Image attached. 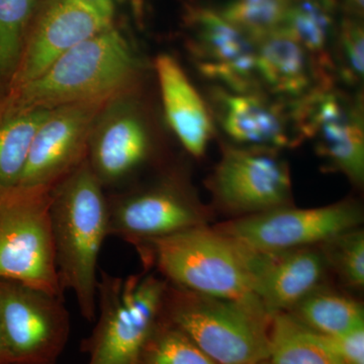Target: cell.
<instances>
[{
  "label": "cell",
  "mask_w": 364,
  "mask_h": 364,
  "mask_svg": "<svg viewBox=\"0 0 364 364\" xmlns=\"http://www.w3.org/2000/svg\"><path fill=\"white\" fill-rule=\"evenodd\" d=\"M142 59L116 26L60 57L26 85L9 91L16 104L51 111L76 104H107L134 95L143 77Z\"/></svg>",
  "instance_id": "obj_1"
},
{
  "label": "cell",
  "mask_w": 364,
  "mask_h": 364,
  "mask_svg": "<svg viewBox=\"0 0 364 364\" xmlns=\"http://www.w3.org/2000/svg\"><path fill=\"white\" fill-rule=\"evenodd\" d=\"M86 158L51 191L56 267L62 291L77 299L81 315L97 318V263L109 236V200Z\"/></svg>",
  "instance_id": "obj_2"
},
{
  "label": "cell",
  "mask_w": 364,
  "mask_h": 364,
  "mask_svg": "<svg viewBox=\"0 0 364 364\" xmlns=\"http://www.w3.org/2000/svg\"><path fill=\"white\" fill-rule=\"evenodd\" d=\"M138 250L171 286L264 310L254 294L245 249L214 227L151 241Z\"/></svg>",
  "instance_id": "obj_3"
},
{
  "label": "cell",
  "mask_w": 364,
  "mask_h": 364,
  "mask_svg": "<svg viewBox=\"0 0 364 364\" xmlns=\"http://www.w3.org/2000/svg\"><path fill=\"white\" fill-rule=\"evenodd\" d=\"M161 317L217 364H252L269 358L272 317L263 309L168 284Z\"/></svg>",
  "instance_id": "obj_4"
},
{
  "label": "cell",
  "mask_w": 364,
  "mask_h": 364,
  "mask_svg": "<svg viewBox=\"0 0 364 364\" xmlns=\"http://www.w3.org/2000/svg\"><path fill=\"white\" fill-rule=\"evenodd\" d=\"M168 284L153 273L126 279L100 273L97 325L83 342L87 364H136L160 315Z\"/></svg>",
  "instance_id": "obj_5"
},
{
  "label": "cell",
  "mask_w": 364,
  "mask_h": 364,
  "mask_svg": "<svg viewBox=\"0 0 364 364\" xmlns=\"http://www.w3.org/2000/svg\"><path fill=\"white\" fill-rule=\"evenodd\" d=\"M52 188L0 196V279L63 296L50 218Z\"/></svg>",
  "instance_id": "obj_6"
},
{
  "label": "cell",
  "mask_w": 364,
  "mask_h": 364,
  "mask_svg": "<svg viewBox=\"0 0 364 364\" xmlns=\"http://www.w3.org/2000/svg\"><path fill=\"white\" fill-rule=\"evenodd\" d=\"M219 152L205 186L215 210L229 220L294 205L291 170L282 151L221 139Z\"/></svg>",
  "instance_id": "obj_7"
},
{
  "label": "cell",
  "mask_w": 364,
  "mask_h": 364,
  "mask_svg": "<svg viewBox=\"0 0 364 364\" xmlns=\"http://www.w3.org/2000/svg\"><path fill=\"white\" fill-rule=\"evenodd\" d=\"M289 102L301 141L312 144L326 171L338 172L354 186H363V95L336 85Z\"/></svg>",
  "instance_id": "obj_8"
},
{
  "label": "cell",
  "mask_w": 364,
  "mask_h": 364,
  "mask_svg": "<svg viewBox=\"0 0 364 364\" xmlns=\"http://www.w3.org/2000/svg\"><path fill=\"white\" fill-rule=\"evenodd\" d=\"M213 210L186 177L167 174L109 202V233L136 249L158 239L208 226Z\"/></svg>",
  "instance_id": "obj_9"
},
{
  "label": "cell",
  "mask_w": 364,
  "mask_h": 364,
  "mask_svg": "<svg viewBox=\"0 0 364 364\" xmlns=\"http://www.w3.org/2000/svg\"><path fill=\"white\" fill-rule=\"evenodd\" d=\"M363 208L345 200L325 207L289 205L213 226L220 233L254 251H282L314 247L333 237L360 228Z\"/></svg>",
  "instance_id": "obj_10"
},
{
  "label": "cell",
  "mask_w": 364,
  "mask_h": 364,
  "mask_svg": "<svg viewBox=\"0 0 364 364\" xmlns=\"http://www.w3.org/2000/svg\"><path fill=\"white\" fill-rule=\"evenodd\" d=\"M0 324L11 364H56L70 333L63 296L0 279Z\"/></svg>",
  "instance_id": "obj_11"
},
{
  "label": "cell",
  "mask_w": 364,
  "mask_h": 364,
  "mask_svg": "<svg viewBox=\"0 0 364 364\" xmlns=\"http://www.w3.org/2000/svg\"><path fill=\"white\" fill-rule=\"evenodd\" d=\"M114 16L111 0L42 1L9 92L39 77L76 46L114 26Z\"/></svg>",
  "instance_id": "obj_12"
},
{
  "label": "cell",
  "mask_w": 364,
  "mask_h": 364,
  "mask_svg": "<svg viewBox=\"0 0 364 364\" xmlns=\"http://www.w3.org/2000/svg\"><path fill=\"white\" fill-rule=\"evenodd\" d=\"M182 23L189 58L210 85L241 92L262 90L256 68V45L215 7L186 4Z\"/></svg>",
  "instance_id": "obj_13"
},
{
  "label": "cell",
  "mask_w": 364,
  "mask_h": 364,
  "mask_svg": "<svg viewBox=\"0 0 364 364\" xmlns=\"http://www.w3.org/2000/svg\"><path fill=\"white\" fill-rule=\"evenodd\" d=\"M154 148L149 117L134 93L102 107L91 129L86 160L104 186L133 174L149 161Z\"/></svg>",
  "instance_id": "obj_14"
},
{
  "label": "cell",
  "mask_w": 364,
  "mask_h": 364,
  "mask_svg": "<svg viewBox=\"0 0 364 364\" xmlns=\"http://www.w3.org/2000/svg\"><path fill=\"white\" fill-rule=\"evenodd\" d=\"M203 97L228 142L279 151L303 144L289 100L263 90L241 92L215 85H208Z\"/></svg>",
  "instance_id": "obj_15"
},
{
  "label": "cell",
  "mask_w": 364,
  "mask_h": 364,
  "mask_svg": "<svg viewBox=\"0 0 364 364\" xmlns=\"http://www.w3.org/2000/svg\"><path fill=\"white\" fill-rule=\"evenodd\" d=\"M105 104H76L51 109L33 136L16 188H51L86 158L88 140Z\"/></svg>",
  "instance_id": "obj_16"
},
{
  "label": "cell",
  "mask_w": 364,
  "mask_h": 364,
  "mask_svg": "<svg viewBox=\"0 0 364 364\" xmlns=\"http://www.w3.org/2000/svg\"><path fill=\"white\" fill-rule=\"evenodd\" d=\"M243 248L254 294L270 317L289 312L322 286L328 267L318 246L270 252Z\"/></svg>",
  "instance_id": "obj_17"
},
{
  "label": "cell",
  "mask_w": 364,
  "mask_h": 364,
  "mask_svg": "<svg viewBox=\"0 0 364 364\" xmlns=\"http://www.w3.org/2000/svg\"><path fill=\"white\" fill-rule=\"evenodd\" d=\"M155 71L167 124L184 149L196 159H203L215 136L207 100L171 55H158Z\"/></svg>",
  "instance_id": "obj_18"
},
{
  "label": "cell",
  "mask_w": 364,
  "mask_h": 364,
  "mask_svg": "<svg viewBox=\"0 0 364 364\" xmlns=\"http://www.w3.org/2000/svg\"><path fill=\"white\" fill-rule=\"evenodd\" d=\"M261 90L284 100H299L326 85L304 48L282 28L256 44Z\"/></svg>",
  "instance_id": "obj_19"
},
{
  "label": "cell",
  "mask_w": 364,
  "mask_h": 364,
  "mask_svg": "<svg viewBox=\"0 0 364 364\" xmlns=\"http://www.w3.org/2000/svg\"><path fill=\"white\" fill-rule=\"evenodd\" d=\"M339 16L335 1H291L282 28L308 53L326 85H338L333 49Z\"/></svg>",
  "instance_id": "obj_20"
},
{
  "label": "cell",
  "mask_w": 364,
  "mask_h": 364,
  "mask_svg": "<svg viewBox=\"0 0 364 364\" xmlns=\"http://www.w3.org/2000/svg\"><path fill=\"white\" fill-rule=\"evenodd\" d=\"M49 112L0 98V196L18 188L33 136Z\"/></svg>",
  "instance_id": "obj_21"
},
{
  "label": "cell",
  "mask_w": 364,
  "mask_h": 364,
  "mask_svg": "<svg viewBox=\"0 0 364 364\" xmlns=\"http://www.w3.org/2000/svg\"><path fill=\"white\" fill-rule=\"evenodd\" d=\"M318 335H337L364 325L363 306L346 294L321 286L287 312Z\"/></svg>",
  "instance_id": "obj_22"
},
{
  "label": "cell",
  "mask_w": 364,
  "mask_h": 364,
  "mask_svg": "<svg viewBox=\"0 0 364 364\" xmlns=\"http://www.w3.org/2000/svg\"><path fill=\"white\" fill-rule=\"evenodd\" d=\"M272 364H344L289 314H275L269 325Z\"/></svg>",
  "instance_id": "obj_23"
},
{
  "label": "cell",
  "mask_w": 364,
  "mask_h": 364,
  "mask_svg": "<svg viewBox=\"0 0 364 364\" xmlns=\"http://www.w3.org/2000/svg\"><path fill=\"white\" fill-rule=\"evenodd\" d=\"M41 4L38 0H0V91L4 97L21 65L28 31Z\"/></svg>",
  "instance_id": "obj_24"
},
{
  "label": "cell",
  "mask_w": 364,
  "mask_h": 364,
  "mask_svg": "<svg viewBox=\"0 0 364 364\" xmlns=\"http://www.w3.org/2000/svg\"><path fill=\"white\" fill-rule=\"evenodd\" d=\"M363 2L340 4V16L333 49L337 83L360 90L364 76Z\"/></svg>",
  "instance_id": "obj_25"
},
{
  "label": "cell",
  "mask_w": 364,
  "mask_h": 364,
  "mask_svg": "<svg viewBox=\"0 0 364 364\" xmlns=\"http://www.w3.org/2000/svg\"><path fill=\"white\" fill-rule=\"evenodd\" d=\"M289 4L286 0H236L215 9L256 45L282 28Z\"/></svg>",
  "instance_id": "obj_26"
},
{
  "label": "cell",
  "mask_w": 364,
  "mask_h": 364,
  "mask_svg": "<svg viewBox=\"0 0 364 364\" xmlns=\"http://www.w3.org/2000/svg\"><path fill=\"white\" fill-rule=\"evenodd\" d=\"M136 364H217L160 315Z\"/></svg>",
  "instance_id": "obj_27"
},
{
  "label": "cell",
  "mask_w": 364,
  "mask_h": 364,
  "mask_svg": "<svg viewBox=\"0 0 364 364\" xmlns=\"http://www.w3.org/2000/svg\"><path fill=\"white\" fill-rule=\"evenodd\" d=\"M327 267L332 268L347 287H364V232L360 228L333 237L318 245Z\"/></svg>",
  "instance_id": "obj_28"
},
{
  "label": "cell",
  "mask_w": 364,
  "mask_h": 364,
  "mask_svg": "<svg viewBox=\"0 0 364 364\" xmlns=\"http://www.w3.org/2000/svg\"><path fill=\"white\" fill-rule=\"evenodd\" d=\"M326 348L344 364H364V325L337 335H318Z\"/></svg>",
  "instance_id": "obj_29"
},
{
  "label": "cell",
  "mask_w": 364,
  "mask_h": 364,
  "mask_svg": "<svg viewBox=\"0 0 364 364\" xmlns=\"http://www.w3.org/2000/svg\"><path fill=\"white\" fill-rule=\"evenodd\" d=\"M0 364H11V359H9L4 334H2L1 324H0Z\"/></svg>",
  "instance_id": "obj_30"
},
{
  "label": "cell",
  "mask_w": 364,
  "mask_h": 364,
  "mask_svg": "<svg viewBox=\"0 0 364 364\" xmlns=\"http://www.w3.org/2000/svg\"><path fill=\"white\" fill-rule=\"evenodd\" d=\"M252 364H272V363H270L269 360H262V361H259V363H252Z\"/></svg>",
  "instance_id": "obj_31"
}]
</instances>
